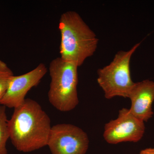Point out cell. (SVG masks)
<instances>
[{"instance_id": "1", "label": "cell", "mask_w": 154, "mask_h": 154, "mask_svg": "<svg viewBox=\"0 0 154 154\" xmlns=\"http://www.w3.org/2000/svg\"><path fill=\"white\" fill-rule=\"evenodd\" d=\"M10 138L17 150L28 152L47 146L51 127L49 116L35 100L26 99L8 121Z\"/></svg>"}, {"instance_id": "2", "label": "cell", "mask_w": 154, "mask_h": 154, "mask_svg": "<svg viewBox=\"0 0 154 154\" xmlns=\"http://www.w3.org/2000/svg\"><path fill=\"white\" fill-rule=\"evenodd\" d=\"M58 28L61 36L60 57L78 67L81 66L96 52L99 38L75 11L62 14Z\"/></svg>"}, {"instance_id": "3", "label": "cell", "mask_w": 154, "mask_h": 154, "mask_svg": "<svg viewBox=\"0 0 154 154\" xmlns=\"http://www.w3.org/2000/svg\"><path fill=\"white\" fill-rule=\"evenodd\" d=\"M78 68L60 57L56 58L50 63L48 100L53 107L61 112L73 110L79 104Z\"/></svg>"}, {"instance_id": "4", "label": "cell", "mask_w": 154, "mask_h": 154, "mask_svg": "<svg viewBox=\"0 0 154 154\" xmlns=\"http://www.w3.org/2000/svg\"><path fill=\"white\" fill-rule=\"evenodd\" d=\"M140 44L137 43L127 51H119L110 64L98 70L97 82L106 99L116 96L128 98L134 84L131 75V59Z\"/></svg>"}, {"instance_id": "5", "label": "cell", "mask_w": 154, "mask_h": 154, "mask_svg": "<svg viewBox=\"0 0 154 154\" xmlns=\"http://www.w3.org/2000/svg\"><path fill=\"white\" fill-rule=\"evenodd\" d=\"M89 145L87 134L70 124L52 126L47 144L52 154H85Z\"/></svg>"}, {"instance_id": "6", "label": "cell", "mask_w": 154, "mask_h": 154, "mask_svg": "<svg viewBox=\"0 0 154 154\" xmlns=\"http://www.w3.org/2000/svg\"><path fill=\"white\" fill-rule=\"evenodd\" d=\"M145 131L144 122L123 108L118 117L105 124L103 137L107 143L116 144L122 142L137 143L143 137Z\"/></svg>"}, {"instance_id": "7", "label": "cell", "mask_w": 154, "mask_h": 154, "mask_svg": "<svg viewBox=\"0 0 154 154\" xmlns=\"http://www.w3.org/2000/svg\"><path fill=\"white\" fill-rule=\"evenodd\" d=\"M47 69L40 63L32 70L19 76L12 77L5 94L0 101V105L10 108L19 107L23 104L28 91L38 85L45 75Z\"/></svg>"}, {"instance_id": "8", "label": "cell", "mask_w": 154, "mask_h": 154, "mask_svg": "<svg viewBox=\"0 0 154 154\" xmlns=\"http://www.w3.org/2000/svg\"><path fill=\"white\" fill-rule=\"evenodd\" d=\"M131 102V113L144 122L152 117L154 102V81L145 80L134 83L128 95Z\"/></svg>"}, {"instance_id": "9", "label": "cell", "mask_w": 154, "mask_h": 154, "mask_svg": "<svg viewBox=\"0 0 154 154\" xmlns=\"http://www.w3.org/2000/svg\"><path fill=\"white\" fill-rule=\"evenodd\" d=\"M6 107L0 105V154H8L7 143L10 138Z\"/></svg>"}, {"instance_id": "10", "label": "cell", "mask_w": 154, "mask_h": 154, "mask_svg": "<svg viewBox=\"0 0 154 154\" xmlns=\"http://www.w3.org/2000/svg\"><path fill=\"white\" fill-rule=\"evenodd\" d=\"M14 72L5 62L0 60V101L5 94Z\"/></svg>"}, {"instance_id": "11", "label": "cell", "mask_w": 154, "mask_h": 154, "mask_svg": "<svg viewBox=\"0 0 154 154\" xmlns=\"http://www.w3.org/2000/svg\"><path fill=\"white\" fill-rule=\"evenodd\" d=\"M139 154H154V148H149L141 151Z\"/></svg>"}]
</instances>
